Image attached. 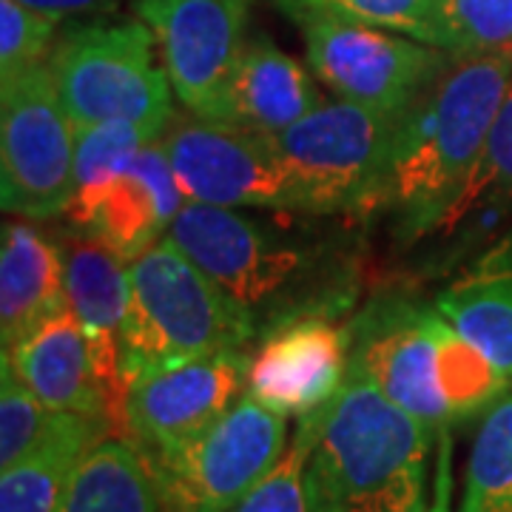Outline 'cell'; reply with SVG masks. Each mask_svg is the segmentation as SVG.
Wrapping results in <instances>:
<instances>
[{
  "mask_svg": "<svg viewBox=\"0 0 512 512\" xmlns=\"http://www.w3.org/2000/svg\"><path fill=\"white\" fill-rule=\"evenodd\" d=\"M512 89V46L453 57L396 120L382 202L399 220V234L424 237L444 211L487 143L498 109Z\"/></svg>",
  "mask_w": 512,
  "mask_h": 512,
  "instance_id": "obj_1",
  "label": "cell"
},
{
  "mask_svg": "<svg viewBox=\"0 0 512 512\" xmlns=\"http://www.w3.org/2000/svg\"><path fill=\"white\" fill-rule=\"evenodd\" d=\"M439 430L348 373L319 410L308 461L311 512H427Z\"/></svg>",
  "mask_w": 512,
  "mask_h": 512,
  "instance_id": "obj_2",
  "label": "cell"
},
{
  "mask_svg": "<svg viewBox=\"0 0 512 512\" xmlns=\"http://www.w3.org/2000/svg\"><path fill=\"white\" fill-rule=\"evenodd\" d=\"M131 299L120 330L128 387L151 367L245 348L256 319L163 237L128 265Z\"/></svg>",
  "mask_w": 512,
  "mask_h": 512,
  "instance_id": "obj_3",
  "label": "cell"
},
{
  "mask_svg": "<svg viewBox=\"0 0 512 512\" xmlns=\"http://www.w3.org/2000/svg\"><path fill=\"white\" fill-rule=\"evenodd\" d=\"M396 120V114L336 100L274 134L291 183V211L356 214L379 208Z\"/></svg>",
  "mask_w": 512,
  "mask_h": 512,
  "instance_id": "obj_4",
  "label": "cell"
},
{
  "mask_svg": "<svg viewBox=\"0 0 512 512\" xmlns=\"http://www.w3.org/2000/svg\"><path fill=\"white\" fill-rule=\"evenodd\" d=\"M154 46V32L140 18L86 23L57 43L49 66L74 128L109 120L168 126L171 80L157 66Z\"/></svg>",
  "mask_w": 512,
  "mask_h": 512,
  "instance_id": "obj_5",
  "label": "cell"
},
{
  "mask_svg": "<svg viewBox=\"0 0 512 512\" xmlns=\"http://www.w3.org/2000/svg\"><path fill=\"white\" fill-rule=\"evenodd\" d=\"M288 447V416L242 396L174 447L143 453L165 512H228Z\"/></svg>",
  "mask_w": 512,
  "mask_h": 512,
  "instance_id": "obj_6",
  "label": "cell"
},
{
  "mask_svg": "<svg viewBox=\"0 0 512 512\" xmlns=\"http://www.w3.org/2000/svg\"><path fill=\"white\" fill-rule=\"evenodd\" d=\"M77 128L63 109L46 60L0 80V200L3 208L49 220L74 197Z\"/></svg>",
  "mask_w": 512,
  "mask_h": 512,
  "instance_id": "obj_7",
  "label": "cell"
},
{
  "mask_svg": "<svg viewBox=\"0 0 512 512\" xmlns=\"http://www.w3.org/2000/svg\"><path fill=\"white\" fill-rule=\"evenodd\" d=\"M165 237L234 296L256 325L262 313L285 311L308 279V248L239 208L185 202Z\"/></svg>",
  "mask_w": 512,
  "mask_h": 512,
  "instance_id": "obj_8",
  "label": "cell"
},
{
  "mask_svg": "<svg viewBox=\"0 0 512 512\" xmlns=\"http://www.w3.org/2000/svg\"><path fill=\"white\" fill-rule=\"evenodd\" d=\"M299 26L313 74L330 92L396 117L453 63L444 49L359 20L311 18Z\"/></svg>",
  "mask_w": 512,
  "mask_h": 512,
  "instance_id": "obj_9",
  "label": "cell"
},
{
  "mask_svg": "<svg viewBox=\"0 0 512 512\" xmlns=\"http://www.w3.org/2000/svg\"><path fill=\"white\" fill-rule=\"evenodd\" d=\"M163 146L185 202L291 211V183L274 134L191 114L168 120Z\"/></svg>",
  "mask_w": 512,
  "mask_h": 512,
  "instance_id": "obj_10",
  "label": "cell"
},
{
  "mask_svg": "<svg viewBox=\"0 0 512 512\" xmlns=\"http://www.w3.org/2000/svg\"><path fill=\"white\" fill-rule=\"evenodd\" d=\"M134 15L154 32L177 100L197 117L225 123L251 0H134Z\"/></svg>",
  "mask_w": 512,
  "mask_h": 512,
  "instance_id": "obj_11",
  "label": "cell"
},
{
  "mask_svg": "<svg viewBox=\"0 0 512 512\" xmlns=\"http://www.w3.org/2000/svg\"><path fill=\"white\" fill-rule=\"evenodd\" d=\"M248 373L242 348L151 367L128 387L126 439L154 453L197 436L248 393Z\"/></svg>",
  "mask_w": 512,
  "mask_h": 512,
  "instance_id": "obj_12",
  "label": "cell"
},
{
  "mask_svg": "<svg viewBox=\"0 0 512 512\" xmlns=\"http://www.w3.org/2000/svg\"><path fill=\"white\" fill-rule=\"evenodd\" d=\"M436 305L373 299L350 325V370L373 382L390 402L444 433L450 413L436 376Z\"/></svg>",
  "mask_w": 512,
  "mask_h": 512,
  "instance_id": "obj_13",
  "label": "cell"
},
{
  "mask_svg": "<svg viewBox=\"0 0 512 512\" xmlns=\"http://www.w3.org/2000/svg\"><path fill=\"white\" fill-rule=\"evenodd\" d=\"M3 356L49 410L106 419L114 436L126 439L128 384L114 382L100 367L92 336L69 302Z\"/></svg>",
  "mask_w": 512,
  "mask_h": 512,
  "instance_id": "obj_14",
  "label": "cell"
},
{
  "mask_svg": "<svg viewBox=\"0 0 512 512\" xmlns=\"http://www.w3.org/2000/svg\"><path fill=\"white\" fill-rule=\"evenodd\" d=\"M350 370V328L302 311L276 325L256 350L248 396L279 416H311L342 390Z\"/></svg>",
  "mask_w": 512,
  "mask_h": 512,
  "instance_id": "obj_15",
  "label": "cell"
},
{
  "mask_svg": "<svg viewBox=\"0 0 512 512\" xmlns=\"http://www.w3.org/2000/svg\"><path fill=\"white\" fill-rule=\"evenodd\" d=\"M185 197L163 140L148 143L123 174L74 191L66 217L80 234L106 242L123 262H134L168 234Z\"/></svg>",
  "mask_w": 512,
  "mask_h": 512,
  "instance_id": "obj_16",
  "label": "cell"
},
{
  "mask_svg": "<svg viewBox=\"0 0 512 512\" xmlns=\"http://www.w3.org/2000/svg\"><path fill=\"white\" fill-rule=\"evenodd\" d=\"M66 254L32 222H3L0 342L12 350L46 316L66 305Z\"/></svg>",
  "mask_w": 512,
  "mask_h": 512,
  "instance_id": "obj_17",
  "label": "cell"
},
{
  "mask_svg": "<svg viewBox=\"0 0 512 512\" xmlns=\"http://www.w3.org/2000/svg\"><path fill=\"white\" fill-rule=\"evenodd\" d=\"M319 106L313 74L296 57L285 55L271 37L245 43L231 77L225 123L279 134Z\"/></svg>",
  "mask_w": 512,
  "mask_h": 512,
  "instance_id": "obj_18",
  "label": "cell"
},
{
  "mask_svg": "<svg viewBox=\"0 0 512 512\" xmlns=\"http://www.w3.org/2000/svg\"><path fill=\"white\" fill-rule=\"evenodd\" d=\"M114 436L111 424L83 413H57L49 436L18 464L0 470V512H57L80 458Z\"/></svg>",
  "mask_w": 512,
  "mask_h": 512,
  "instance_id": "obj_19",
  "label": "cell"
},
{
  "mask_svg": "<svg viewBox=\"0 0 512 512\" xmlns=\"http://www.w3.org/2000/svg\"><path fill=\"white\" fill-rule=\"evenodd\" d=\"M57 512H165L143 450L109 436L74 467Z\"/></svg>",
  "mask_w": 512,
  "mask_h": 512,
  "instance_id": "obj_20",
  "label": "cell"
},
{
  "mask_svg": "<svg viewBox=\"0 0 512 512\" xmlns=\"http://www.w3.org/2000/svg\"><path fill=\"white\" fill-rule=\"evenodd\" d=\"M436 311L512 382V271L484 256L436 296Z\"/></svg>",
  "mask_w": 512,
  "mask_h": 512,
  "instance_id": "obj_21",
  "label": "cell"
},
{
  "mask_svg": "<svg viewBox=\"0 0 512 512\" xmlns=\"http://www.w3.org/2000/svg\"><path fill=\"white\" fill-rule=\"evenodd\" d=\"M66 299L86 325L89 336L120 342L131 299L128 262L106 242L80 234L66 245Z\"/></svg>",
  "mask_w": 512,
  "mask_h": 512,
  "instance_id": "obj_22",
  "label": "cell"
},
{
  "mask_svg": "<svg viewBox=\"0 0 512 512\" xmlns=\"http://www.w3.org/2000/svg\"><path fill=\"white\" fill-rule=\"evenodd\" d=\"M436 376L439 390L453 421L484 416L507 390L512 382L495 367V362L476 348L470 339H464L441 313H436Z\"/></svg>",
  "mask_w": 512,
  "mask_h": 512,
  "instance_id": "obj_23",
  "label": "cell"
},
{
  "mask_svg": "<svg viewBox=\"0 0 512 512\" xmlns=\"http://www.w3.org/2000/svg\"><path fill=\"white\" fill-rule=\"evenodd\" d=\"M458 512H512V387L478 424Z\"/></svg>",
  "mask_w": 512,
  "mask_h": 512,
  "instance_id": "obj_24",
  "label": "cell"
},
{
  "mask_svg": "<svg viewBox=\"0 0 512 512\" xmlns=\"http://www.w3.org/2000/svg\"><path fill=\"white\" fill-rule=\"evenodd\" d=\"M501 202H512V89L498 109L487 143L476 157L470 174L464 177L450 208L444 211L439 228L450 231L458 222L467 220L476 208L501 205Z\"/></svg>",
  "mask_w": 512,
  "mask_h": 512,
  "instance_id": "obj_25",
  "label": "cell"
},
{
  "mask_svg": "<svg viewBox=\"0 0 512 512\" xmlns=\"http://www.w3.org/2000/svg\"><path fill=\"white\" fill-rule=\"evenodd\" d=\"M165 134L163 123L109 120L97 126L77 128L74 143V191L103 185L123 174L134 157Z\"/></svg>",
  "mask_w": 512,
  "mask_h": 512,
  "instance_id": "obj_26",
  "label": "cell"
},
{
  "mask_svg": "<svg viewBox=\"0 0 512 512\" xmlns=\"http://www.w3.org/2000/svg\"><path fill=\"white\" fill-rule=\"evenodd\" d=\"M430 46L453 57L512 46V0H436Z\"/></svg>",
  "mask_w": 512,
  "mask_h": 512,
  "instance_id": "obj_27",
  "label": "cell"
},
{
  "mask_svg": "<svg viewBox=\"0 0 512 512\" xmlns=\"http://www.w3.org/2000/svg\"><path fill=\"white\" fill-rule=\"evenodd\" d=\"M319 433V410L302 416L282 458L228 512H311L308 461Z\"/></svg>",
  "mask_w": 512,
  "mask_h": 512,
  "instance_id": "obj_28",
  "label": "cell"
},
{
  "mask_svg": "<svg viewBox=\"0 0 512 512\" xmlns=\"http://www.w3.org/2000/svg\"><path fill=\"white\" fill-rule=\"evenodd\" d=\"M296 23L311 18L359 20L430 43L436 0H274Z\"/></svg>",
  "mask_w": 512,
  "mask_h": 512,
  "instance_id": "obj_29",
  "label": "cell"
},
{
  "mask_svg": "<svg viewBox=\"0 0 512 512\" xmlns=\"http://www.w3.org/2000/svg\"><path fill=\"white\" fill-rule=\"evenodd\" d=\"M57 413L37 399L3 356L0 370V470L18 464L49 436Z\"/></svg>",
  "mask_w": 512,
  "mask_h": 512,
  "instance_id": "obj_30",
  "label": "cell"
},
{
  "mask_svg": "<svg viewBox=\"0 0 512 512\" xmlns=\"http://www.w3.org/2000/svg\"><path fill=\"white\" fill-rule=\"evenodd\" d=\"M57 20L20 0H0V80L35 66L52 46Z\"/></svg>",
  "mask_w": 512,
  "mask_h": 512,
  "instance_id": "obj_31",
  "label": "cell"
},
{
  "mask_svg": "<svg viewBox=\"0 0 512 512\" xmlns=\"http://www.w3.org/2000/svg\"><path fill=\"white\" fill-rule=\"evenodd\" d=\"M29 9H37L43 15H52L55 20L69 18V15H86V12H100L111 9L117 0H20Z\"/></svg>",
  "mask_w": 512,
  "mask_h": 512,
  "instance_id": "obj_32",
  "label": "cell"
},
{
  "mask_svg": "<svg viewBox=\"0 0 512 512\" xmlns=\"http://www.w3.org/2000/svg\"><path fill=\"white\" fill-rule=\"evenodd\" d=\"M450 495H453V481H450V441H447V433H444L439 461H436V476H433V501H430L427 512H453L450 510Z\"/></svg>",
  "mask_w": 512,
  "mask_h": 512,
  "instance_id": "obj_33",
  "label": "cell"
}]
</instances>
